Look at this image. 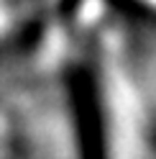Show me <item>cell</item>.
Instances as JSON below:
<instances>
[{"mask_svg":"<svg viewBox=\"0 0 156 159\" xmlns=\"http://www.w3.org/2000/svg\"><path fill=\"white\" fill-rule=\"evenodd\" d=\"M92 111L97 134L110 154H156L154 126L143 93L133 80L128 54L113 31H100L92 46L90 67Z\"/></svg>","mask_w":156,"mask_h":159,"instance_id":"obj_1","label":"cell"},{"mask_svg":"<svg viewBox=\"0 0 156 159\" xmlns=\"http://www.w3.org/2000/svg\"><path fill=\"white\" fill-rule=\"evenodd\" d=\"M131 3L141 11H149L151 16H156V0H131Z\"/></svg>","mask_w":156,"mask_h":159,"instance_id":"obj_2","label":"cell"}]
</instances>
